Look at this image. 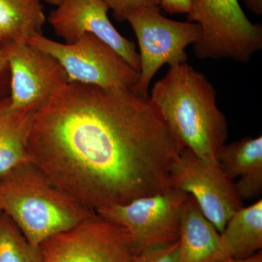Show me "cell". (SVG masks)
<instances>
[{"instance_id":"6da1fadb","label":"cell","mask_w":262,"mask_h":262,"mask_svg":"<svg viewBox=\"0 0 262 262\" xmlns=\"http://www.w3.org/2000/svg\"><path fill=\"white\" fill-rule=\"evenodd\" d=\"M27 149L54 187L94 211L170 189L182 151L149 98L78 82L34 113Z\"/></svg>"},{"instance_id":"484cf974","label":"cell","mask_w":262,"mask_h":262,"mask_svg":"<svg viewBox=\"0 0 262 262\" xmlns=\"http://www.w3.org/2000/svg\"><path fill=\"white\" fill-rule=\"evenodd\" d=\"M2 214H3V212H2L1 210H0V216H1Z\"/></svg>"},{"instance_id":"603a6c76","label":"cell","mask_w":262,"mask_h":262,"mask_svg":"<svg viewBox=\"0 0 262 262\" xmlns=\"http://www.w3.org/2000/svg\"><path fill=\"white\" fill-rule=\"evenodd\" d=\"M214 262H262L261 251H258L250 257L242 258V259H236V258H228V259L220 260Z\"/></svg>"},{"instance_id":"30bf717a","label":"cell","mask_w":262,"mask_h":262,"mask_svg":"<svg viewBox=\"0 0 262 262\" xmlns=\"http://www.w3.org/2000/svg\"><path fill=\"white\" fill-rule=\"evenodd\" d=\"M11 107L36 111L69 83L64 69L54 57L25 41H7Z\"/></svg>"},{"instance_id":"7402d4cb","label":"cell","mask_w":262,"mask_h":262,"mask_svg":"<svg viewBox=\"0 0 262 262\" xmlns=\"http://www.w3.org/2000/svg\"><path fill=\"white\" fill-rule=\"evenodd\" d=\"M245 5L256 15L262 14V0H244Z\"/></svg>"},{"instance_id":"52a82bcc","label":"cell","mask_w":262,"mask_h":262,"mask_svg":"<svg viewBox=\"0 0 262 262\" xmlns=\"http://www.w3.org/2000/svg\"><path fill=\"white\" fill-rule=\"evenodd\" d=\"M40 246L44 262H132L139 250L123 227L96 212Z\"/></svg>"},{"instance_id":"ffe728a7","label":"cell","mask_w":262,"mask_h":262,"mask_svg":"<svg viewBox=\"0 0 262 262\" xmlns=\"http://www.w3.org/2000/svg\"><path fill=\"white\" fill-rule=\"evenodd\" d=\"M160 8L169 14H188L190 11L191 0H160Z\"/></svg>"},{"instance_id":"d6986e66","label":"cell","mask_w":262,"mask_h":262,"mask_svg":"<svg viewBox=\"0 0 262 262\" xmlns=\"http://www.w3.org/2000/svg\"><path fill=\"white\" fill-rule=\"evenodd\" d=\"M113 11L115 18L119 21L125 20L127 15L134 10L160 8V0H101Z\"/></svg>"},{"instance_id":"3957f363","label":"cell","mask_w":262,"mask_h":262,"mask_svg":"<svg viewBox=\"0 0 262 262\" xmlns=\"http://www.w3.org/2000/svg\"><path fill=\"white\" fill-rule=\"evenodd\" d=\"M0 210L37 246L96 212L57 189L32 163L0 177Z\"/></svg>"},{"instance_id":"7c38bea8","label":"cell","mask_w":262,"mask_h":262,"mask_svg":"<svg viewBox=\"0 0 262 262\" xmlns=\"http://www.w3.org/2000/svg\"><path fill=\"white\" fill-rule=\"evenodd\" d=\"M179 262H214L226 258L220 232L188 194L180 214Z\"/></svg>"},{"instance_id":"5bb4252c","label":"cell","mask_w":262,"mask_h":262,"mask_svg":"<svg viewBox=\"0 0 262 262\" xmlns=\"http://www.w3.org/2000/svg\"><path fill=\"white\" fill-rule=\"evenodd\" d=\"M10 96L0 99V177L31 163L27 141L33 112L11 107Z\"/></svg>"},{"instance_id":"cb8c5ba5","label":"cell","mask_w":262,"mask_h":262,"mask_svg":"<svg viewBox=\"0 0 262 262\" xmlns=\"http://www.w3.org/2000/svg\"><path fill=\"white\" fill-rule=\"evenodd\" d=\"M47 3H50L51 5H58L61 3L63 0H46Z\"/></svg>"},{"instance_id":"ba28073f","label":"cell","mask_w":262,"mask_h":262,"mask_svg":"<svg viewBox=\"0 0 262 262\" xmlns=\"http://www.w3.org/2000/svg\"><path fill=\"white\" fill-rule=\"evenodd\" d=\"M170 185L192 196L220 234L229 218L244 207L235 183L220 165L206 163L187 149L180 151L174 164Z\"/></svg>"},{"instance_id":"8992f818","label":"cell","mask_w":262,"mask_h":262,"mask_svg":"<svg viewBox=\"0 0 262 262\" xmlns=\"http://www.w3.org/2000/svg\"><path fill=\"white\" fill-rule=\"evenodd\" d=\"M139 48V80L132 90L138 96L149 98L150 83L164 65L169 67L187 61L186 49L201 34L193 22L171 20L160 13V8L134 10L127 15Z\"/></svg>"},{"instance_id":"5b68a950","label":"cell","mask_w":262,"mask_h":262,"mask_svg":"<svg viewBox=\"0 0 262 262\" xmlns=\"http://www.w3.org/2000/svg\"><path fill=\"white\" fill-rule=\"evenodd\" d=\"M26 42L54 57L64 69L69 82L132 91L139 82V72L93 34H84L70 44L56 42L42 34Z\"/></svg>"},{"instance_id":"9a60e30c","label":"cell","mask_w":262,"mask_h":262,"mask_svg":"<svg viewBox=\"0 0 262 262\" xmlns=\"http://www.w3.org/2000/svg\"><path fill=\"white\" fill-rule=\"evenodd\" d=\"M226 258L242 259L262 247V201L241 208L227 221L220 234Z\"/></svg>"},{"instance_id":"44dd1931","label":"cell","mask_w":262,"mask_h":262,"mask_svg":"<svg viewBox=\"0 0 262 262\" xmlns=\"http://www.w3.org/2000/svg\"><path fill=\"white\" fill-rule=\"evenodd\" d=\"M8 68V46L7 41L0 42V78Z\"/></svg>"},{"instance_id":"277c9868","label":"cell","mask_w":262,"mask_h":262,"mask_svg":"<svg viewBox=\"0 0 262 262\" xmlns=\"http://www.w3.org/2000/svg\"><path fill=\"white\" fill-rule=\"evenodd\" d=\"M187 20L201 29L193 44L200 59L247 63L262 48V26L248 19L238 0H191Z\"/></svg>"},{"instance_id":"2e32d148","label":"cell","mask_w":262,"mask_h":262,"mask_svg":"<svg viewBox=\"0 0 262 262\" xmlns=\"http://www.w3.org/2000/svg\"><path fill=\"white\" fill-rule=\"evenodd\" d=\"M46 15L40 0H0V32L5 41H27L42 34Z\"/></svg>"},{"instance_id":"e0dca14e","label":"cell","mask_w":262,"mask_h":262,"mask_svg":"<svg viewBox=\"0 0 262 262\" xmlns=\"http://www.w3.org/2000/svg\"><path fill=\"white\" fill-rule=\"evenodd\" d=\"M0 262H44L41 246L29 243L3 213L0 216Z\"/></svg>"},{"instance_id":"7a4b0ae2","label":"cell","mask_w":262,"mask_h":262,"mask_svg":"<svg viewBox=\"0 0 262 262\" xmlns=\"http://www.w3.org/2000/svg\"><path fill=\"white\" fill-rule=\"evenodd\" d=\"M149 100L182 150L220 165L228 138L227 122L206 76L187 63L170 67L153 86Z\"/></svg>"},{"instance_id":"8fae6325","label":"cell","mask_w":262,"mask_h":262,"mask_svg":"<svg viewBox=\"0 0 262 262\" xmlns=\"http://www.w3.org/2000/svg\"><path fill=\"white\" fill-rule=\"evenodd\" d=\"M108 8L101 0H63L50 13L48 21L66 43L75 42L84 34L96 36L140 71L135 43L122 37L108 18Z\"/></svg>"},{"instance_id":"d4e9b609","label":"cell","mask_w":262,"mask_h":262,"mask_svg":"<svg viewBox=\"0 0 262 262\" xmlns=\"http://www.w3.org/2000/svg\"><path fill=\"white\" fill-rule=\"evenodd\" d=\"M5 39L4 37H3V34H1V32H0V42H5Z\"/></svg>"},{"instance_id":"9c48e42d","label":"cell","mask_w":262,"mask_h":262,"mask_svg":"<svg viewBox=\"0 0 262 262\" xmlns=\"http://www.w3.org/2000/svg\"><path fill=\"white\" fill-rule=\"evenodd\" d=\"M187 196V193L170 188L125 204L101 208L96 213L123 227L140 249L150 245L178 241L181 211Z\"/></svg>"},{"instance_id":"4fadbf2b","label":"cell","mask_w":262,"mask_h":262,"mask_svg":"<svg viewBox=\"0 0 262 262\" xmlns=\"http://www.w3.org/2000/svg\"><path fill=\"white\" fill-rule=\"evenodd\" d=\"M220 165L232 179L239 178L235 187L241 199L257 198L262 192V137L246 136L226 144Z\"/></svg>"},{"instance_id":"ac0fdd59","label":"cell","mask_w":262,"mask_h":262,"mask_svg":"<svg viewBox=\"0 0 262 262\" xmlns=\"http://www.w3.org/2000/svg\"><path fill=\"white\" fill-rule=\"evenodd\" d=\"M179 241L150 245L138 250L132 262H179Z\"/></svg>"}]
</instances>
